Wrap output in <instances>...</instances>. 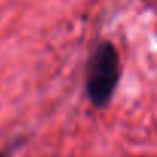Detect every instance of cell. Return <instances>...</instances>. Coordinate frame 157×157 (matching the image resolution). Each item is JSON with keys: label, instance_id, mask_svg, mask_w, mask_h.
Masks as SVG:
<instances>
[{"label": "cell", "instance_id": "obj_2", "mask_svg": "<svg viewBox=\"0 0 157 157\" xmlns=\"http://www.w3.org/2000/svg\"><path fill=\"white\" fill-rule=\"evenodd\" d=\"M0 157H8V155H6L5 152H0Z\"/></svg>", "mask_w": 157, "mask_h": 157}, {"label": "cell", "instance_id": "obj_1", "mask_svg": "<svg viewBox=\"0 0 157 157\" xmlns=\"http://www.w3.org/2000/svg\"><path fill=\"white\" fill-rule=\"evenodd\" d=\"M120 80V60L116 46L103 40L93 51L86 65L85 90L90 102L96 108L109 105Z\"/></svg>", "mask_w": 157, "mask_h": 157}]
</instances>
